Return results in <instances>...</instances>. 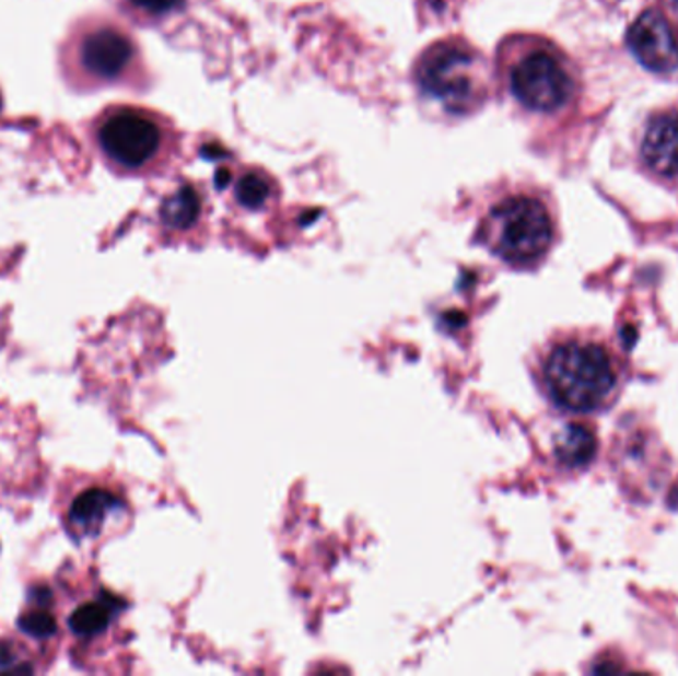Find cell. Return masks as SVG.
<instances>
[{
  "label": "cell",
  "instance_id": "12",
  "mask_svg": "<svg viewBox=\"0 0 678 676\" xmlns=\"http://www.w3.org/2000/svg\"><path fill=\"white\" fill-rule=\"evenodd\" d=\"M597 441L592 429H587L585 424H568L556 436L553 441V451L558 461L565 466H583L587 465L595 455Z\"/></svg>",
  "mask_w": 678,
  "mask_h": 676
},
{
  "label": "cell",
  "instance_id": "2",
  "mask_svg": "<svg viewBox=\"0 0 678 676\" xmlns=\"http://www.w3.org/2000/svg\"><path fill=\"white\" fill-rule=\"evenodd\" d=\"M87 136L107 170L117 177L160 173L175 151V127L148 107L114 104L87 124Z\"/></svg>",
  "mask_w": 678,
  "mask_h": 676
},
{
  "label": "cell",
  "instance_id": "6",
  "mask_svg": "<svg viewBox=\"0 0 678 676\" xmlns=\"http://www.w3.org/2000/svg\"><path fill=\"white\" fill-rule=\"evenodd\" d=\"M508 85L522 106L540 114L558 112L572 95V78L568 70L543 48H530L510 63Z\"/></svg>",
  "mask_w": 678,
  "mask_h": 676
},
{
  "label": "cell",
  "instance_id": "7",
  "mask_svg": "<svg viewBox=\"0 0 678 676\" xmlns=\"http://www.w3.org/2000/svg\"><path fill=\"white\" fill-rule=\"evenodd\" d=\"M126 512V500L114 488L97 482H78L65 494L62 526L78 539L102 538Z\"/></svg>",
  "mask_w": 678,
  "mask_h": 676
},
{
  "label": "cell",
  "instance_id": "10",
  "mask_svg": "<svg viewBox=\"0 0 678 676\" xmlns=\"http://www.w3.org/2000/svg\"><path fill=\"white\" fill-rule=\"evenodd\" d=\"M643 155L651 170L665 177H678V112L657 116L648 124Z\"/></svg>",
  "mask_w": 678,
  "mask_h": 676
},
{
  "label": "cell",
  "instance_id": "18",
  "mask_svg": "<svg viewBox=\"0 0 678 676\" xmlns=\"http://www.w3.org/2000/svg\"><path fill=\"white\" fill-rule=\"evenodd\" d=\"M677 4H678V0H677Z\"/></svg>",
  "mask_w": 678,
  "mask_h": 676
},
{
  "label": "cell",
  "instance_id": "17",
  "mask_svg": "<svg viewBox=\"0 0 678 676\" xmlns=\"http://www.w3.org/2000/svg\"><path fill=\"white\" fill-rule=\"evenodd\" d=\"M0 112H2V94H0Z\"/></svg>",
  "mask_w": 678,
  "mask_h": 676
},
{
  "label": "cell",
  "instance_id": "3",
  "mask_svg": "<svg viewBox=\"0 0 678 676\" xmlns=\"http://www.w3.org/2000/svg\"><path fill=\"white\" fill-rule=\"evenodd\" d=\"M541 383L558 407L594 412L613 399L619 370L604 343L585 338L563 339L543 358Z\"/></svg>",
  "mask_w": 678,
  "mask_h": 676
},
{
  "label": "cell",
  "instance_id": "11",
  "mask_svg": "<svg viewBox=\"0 0 678 676\" xmlns=\"http://www.w3.org/2000/svg\"><path fill=\"white\" fill-rule=\"evenodd\" d=\"M52 592L46 585H33L28 597L31 607L24 609L19 619L22 633L38 641H48L58 633V619L52 611Z\"/></svg>",
  "mask_w": 678,
  "mask_h": 676
},
{
  "label": "cell",
  "instance_id": "4",
  "mask_svg": "<svg viewBox=\"0 0 678 676\" xmlns=\"http://www.w3.org/2000/svg\"><path fill=\"white\" fill-rule=\"evenodd\" d=\"M414 84L448 116H472L487 100V63L465 38H445L419 56Z\"/></svg>",
  "mask_w": 678,
  "mask_h": 676
},
{
  "label": "cell",
  "instance_id": "8",
  "mask_svg": "<svg viewBox=\"0 0 678 676\" xmlns=\"http://www.w3.org/2000/svg\"><path fill=\"white\" fill-rule=\"evenodd\" d=\"M629 48L636 60L653 72H673L678 68L677 36L658 12H645L629 31Z\"/></svg>",
  "mask_w": 678,
  "mask_h": 676
},
{
  "label": "cell",
  "instance_id": "5",
  "mask_svg": "<svg viewBox=\"0 0 678 676\" xmlns=\"http://www.w3.org/2000/svg\"><path fill=\"white\" fill-rule=\"evenodd\" d=\"M482 241L508 265H536L553 241L550 212L534 197H508L488 212L482 222Z\"/></svg>",
  "mask_w": 678,
  "mask_h": 676
},
{
  "label": "cell",
  "instance_id": "13",
  "mask_svg": "<svg viewBox=\"0 0 678 676\" xmlns=\"http://www.w3.org/2000/svg\"><path fill=\"white\" fill-rule=\"evenodd\" d=\"M201 212V199L197 190L185 185L177 193H173L170 199H165L161 207V221L173 231H185L195 224Z\"/></svg>",
  "mask_w": 678,
  "mask_h": 676
},
{
  "label": "cell",
  "instance_id": "9",
  "mask_svg": "<svg viewBox=\"0 0 678 676\" xmlns=\"http://www.w3.org/2000/svg\"><path fill=\"white\" fill-rule=\"evenodd\" d=\"M119 614V602L109 593H97L75 603L68 615V629L78 645H92L112 629Z\"/></svg>",
  "mask_w": 678,
  "mask_h": 676
},
{
  "label": "cell",
  "instance_id": "16",
  "mask_svg": "<svg viewBox=\"0 0 678 676\" xmlns=\"http://www.w3.org/2000/svg\"><path fill=\"white\" fill-rule=\"evenodd\" d=\"M234 195L246 209H260L272 197V180L260 173H246L236 183Z\"/></svg>",
  "mask_w": 678,
  "mask_h": 676
},
{
  "label": "cell",
  "instance_id": "15",
  "mask_svg": "<svg viewBox=\"0 0 678 676\" xmlns=\"http://www.w3.org/2000/svg\"><path fill=\"white\" fill-rule=\"evenodd\" d=\"M40 668L36 666L33 651L19 639L4 637L0 639V675L2 673H26L34 675Z\"/></svg>",
  "mask_w": 678,
  "mask_h": 676
},
{
  "label": "cell",
  "instance_id": "14",
  "mask_svg": "<svg viewBox=\"0 0 678 676\" xmlns=\"http://www.w3.org/2000/svg\"><path fill=\"white\" fill-rule=\"evenodd\" d=\"M185 0H117V7L128 14L131 21L151 26L170 19L179 11Z\"/></svg>",
  "mask_w": 678,
  "mask_h": 676
},
{
  "label": "cell",
  "instance_id": "1",
  "mask_svg": "<svg viewBox=\"0 0 678 676\" xmlns=\"http://www.w3.org/2000/svg\"><path fill=\"white\" fill-rule=\"evenodd\" d=\"M66 88L85 95L104 88L141 90L145 63L131 32L106 14H85L70 24L58 50Z\"/></svg>",
  "mask_w": 678,
  "mask_h": 676
}]
</instances>
